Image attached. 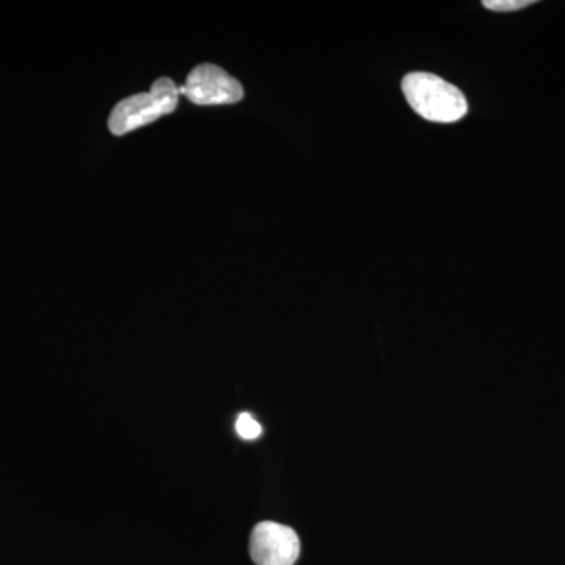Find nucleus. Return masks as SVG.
<instances>
[{"mask_svg": "<svg viewBox=\"0 0 565 565\" xmlns=\"http://www.w3.org/2000/svg\"><path fill=\"white\" fill-rule=\"evenodd\" d=\"M412 109L433 122H456L468 114L467 98L456 85L430 73H411L403 79Z\"/></svg>", "mask_w": 565, "mask_h": 565, "instance_id": "obj_1", "label": "nucleus"}, {"mask_svg": "<svg viewBox=\"0 0 565 565\" xmlns=\"http://www.w3.org/2000/svg\"><path fill=\"white\" fill-rule=\"evenodd\" d=\"M180 95V87L169 77L156 81L150 92L129 96L115 106L109 118L110 132L125 136L172 114Z\"/></svg>", "mask_w": 565, "mask_h": 565, "instance_id": "obj_2", "label": "nucleus"}, {"mask_svg": "<svg viewBox=\"0 0 565 565\" xmlns=\"http://www.w3.org/2000/svg\"><path fill=\"white\" fill-rule=\"evenodd\" d=\"M180 93L196 106H226L244 98L241 82L211 63L196 66L180 87Z\"/></svg>", "mask_w": 565, "mask_h": 565, "instance_id": "obj_3", "label": "nucleus"}, {"mask_svg": "<svg viewBox=\"0 0 565 565\" xmlns=\"http://www.w3.org/2000/svg\"><path fill=\"white\" fill-rule=\"evenodd\" d=\"M299 555V535L292 527L262 522L252 531L250 556L256 565H294Z\"/></svg>", "mask_w": 565, "mask_h": 565, "instance_id": "obj_4", "label": "nucleus"}, {"mask_svg": "<svg viewBox=\"0 0 565 565\" xmlns=\"http://www.w3.org/2000/svg\"><path fill=\"white\" fill-rule=\"evenodd\" d=\"M236 430L244 440H256L262 435L263 427L250 414H241L236 422Z\"/></svg>", "mask_w": 565, "mask_h": 565, "instance_id": "obj_5", "label": "nucleus"}, {"mask_svg": "<svg viewBox=\"0 0 565 565\" xmlns=\"http://www.w3.org/2000/svg\"><path fill=\"white\" fill-rule=\"evenodd\" d=\"M533 0H484L482 6H484L487 10L509 13V11L526 9V7L533 6Z\"/></svg>", "mask_w": 565, "mask_h": 565, "instance_id": "obj_6", "label": "nucleus"}]
</instances>
